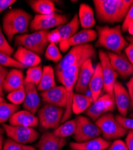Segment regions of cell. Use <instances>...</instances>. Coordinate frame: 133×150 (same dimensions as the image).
<instances>
[{
  "label": "cell",
  "mask_w": 133,
  "mask_h": 150,
  "mask_svg": "<svg viewBox=\"0 0 133 150\" xmlns=\"http://www.w3.org/2000/svg\"><path fill=\"white\" fill-rule=\"evenodd\" d=\"M93 3L99 21L113 23L124 21L133 0H94Z\"/></svg>",
  "instance_id": "1"
},
{
  "label": "cell",
  "mask_w": 133,
  "mask_h": 150,
  "mask_svg": "<svg viewBox=\"0 0 133 150\" xmlns=\"http://www.w3.org/2000/svg\"><path fill=\"white\" fill-rule=\"evenodd\" d=\"M32 16L21 8L10 10L3 19L2 28L8 42L11 43L15 35L28 32Z\"/></svg>",
  "instance_id": "2"
},
{
  "label": "cell",
  "mask_w": 133,
  "mask_h": 150,
  "mask_svg": "<svg viewBox=\"0 0 133 150\" xmlns=\"http://www.w3.org/2000/svg\"><path fill=\"white\" fill-rule=\"evenodd\" d=\"M96 30L97 32L96 46L104 47L117 54H121L122 50L129 45L122 34L120 25L112 28L107 25L97 26Z\"/></svg>",
  "instance_id": "3"
},
{
  "label": "cell",
  "mask_w": 133,
  "mask_h": 150,
  "mask_svg": "<svg viewBox=\"0 0 133 150\" xmlns=\"http://www.w3.org/2000/svg\"><path fill=\"white\" fill-rule=\"evenodd\" d=\"M49 32L48 30H42L16 35L15 37V45L23 46L39 56L42 55L49 44L47 39Z\"/></svg>",
  "instance_id": "4"
},
{
  "label": "cell",
  "mask_w": 133,
  "mask_h": 150,
  "mask_svg": "<svg viewBox=\"0 0 133 150\" xmlns=\"http://www.w3.org/2000/svg\"><path fill=\"white\" fill-rule=\"evenodd\" d=\"M103 137L107 141L117 139L124 136L128 130L120 125L111 112L102 115L95 121Z\"/></svg>",
  "instance_id": "5"
},
{
  "label": "cell",
  "mask_w": 133,
  "mask_h": 150,
  "mask_svg": "<svg viewBox=\"0 0 133 150\" xmlns=\"http://www.w3.org/2000/svg\"><path fill=\"white\" fill-rule=\"evenodd\" d=\"M64 108L45 104L38 111L40 128L42 130L56 129L61 121Z\"/></svg>",
  "instance_id": "6"
},
{
  "label": "cell",
  "mask_w": 133,
  "mask_h": 150,
  "mask_svg": "<svg viewBox=\"0 0 133 150\" xmlns=\"http://www.w3.org/2000/svg\"><path fill=\"white\" fill-rule=\"evenodd\" d=\"M96 52L92 44L87 43L72 46L67 55L62 58L55 67V71H61L73 64L75 62L84 57L95 58Z\"/></svg>",
  "instance_id": "7"
},
{
  "label": "cell",
  "mask_w": 133,
  "mask_h": 150,
  "mask_svg": "<svg viewBox=\"0 0 133 150\" xmlns=\"http://www.w3.org/2000/svg\"><path fill=\"white\" fill-rule=\"evenodd\" d=\"M75 120L76 129L73 134V138L76 142H86L99 137L101 134L100 129L88 118L78 116Z\"/></svg>",
  "instance_id": "8"
},
{
  "label": "cell",
  "mask_w": 133,
  "mask_h": 150,
  "mask_svg": "<svg viewBox=\"0 0 133 150\" xmlns=\"http://www.w3.org/2000/svg\"><path fill=\"white\" fill-rule=\"evenodd\" d=\"M7 136L14 141L22 144H30L37 141L39 133L34 128L19 126H11L9 124H2Z\"/></svg>",
  "instance_id": "9"
},
{
  "label": "cell",
  "mask_w": 133,
  "mask_h": 150,
  "mask_svg": "<svg viewBox=\"0 0 133 150\" xmlns=\"http://www.w3.org/2000/svg\"><path fill=\"white\" fill-rule=\"evenodd\" d=\"M68 18L65 15H59L57 13H52L49 15H37L31 21L30 29L31 31L48 30L53 27L61 26L65 24Z\"/></svg>",
  "instance_id": "10"
},
{
  "label": "cell",
  "mask_w": 133,
  "mask_h": 150,
  "mask_svg": "<svg viewBox=\"0 0 133 150\" xmlns=\"http://www.w3.org/2000/svg\"><path fill=\"white\" fill-rule=\"evenodd\" d=\"M115 105L114 97L106 93L93 102L85 113L92 121H96L102 115L113 111L115 108Z\"/></svg>",
  "instance_id": "11"
},
{
  "label": "cell",
  "mask_w": 133,
  "mask_h": 150,
  "mask_svg": "<svg viewBox=\"0 0 133 150\" xmlns=\"http://www.w3.org/2000/svg\"><path fill=\"white\" fill-rule=\"evenodd\" d=\"M99 55L103 71L104 80L103 91L107 94L114 97L113 88L118 74L113 69L106 52L100 50L99 51Z\"/></svg>",
  "instance_id": "12"
},
{
  "label": "cell",
  "mask_w": 133,
  "mask_h": 150,
  "mask_svg": "<svg viewBox=\"0 0 133 150\" xmlns=\"http://www.w3.org/2000/svg\"><path fill=\"white\" fill-rule=\"evenodd\" d=\"M92 59L89 58L84 61L79 71L75 87V90L77 93L84 94L88 91L89 83L95 71Z\"/></svg>",
  "instance_id": "13"
},
{
  "label": "cell",
  "mask_w": 133,
  "mask_h": 150,
  "mask_svg": "<svg viewBox=\"0 0 133 150\" xmlns=\"http://www.w3.org/2000/svg\"><path fill=\"white\" fill-rule=\"evenodd\" d=\"M107 54L113 69L120 77L127 78L133 74V66L124 52L117 54L108 52Z\"/></svg>",
  "instance_id": "14"
},
{
  "label": "cell",
  "mask_w": 133,
  "mask_h": 150,
  "mask_svg": "<svg viewBox=\"0 0 133 150\" xmlns=\"http://www.w3.org/2000/svg\"><path fill=\"white\" fill-rule=\"evenodd\" d=\"M42 100L45 104L52 105L59 108H65L67 105V93L65 86H56L40 94Z\"/></svg>",
  "instance_id": "15"
},
{
  "label": "cell",
  "mask_w": 133,
  "mask_h": 150,
  "mask_svg": "<svg viewBox=\"0 0 133 150\" xmlns=\"http://www.w3.org/2000/svg\"><path fill=\"white\" fill-rule=\"evenodd\" d=\"M97 38V32L92 29H83L65 42H60L59 47L63 52L67 51L70 46L89 43Z\"/></svg>",
  "instance_id": "16"
},
{
  "label": "cell",
  "mask_w": 133,
  "mask_h": 150,
  "mask_svg": "<svg viewBox=\"0 0 133 150\" xmlns=\"http://www.w3.org/2000/svg\"><path fill=\"white\" fill-rule=\"evenodd\" d=\"M113 96L115 104L120 115L126 117L130 106V97L123 85L117 81L114 85Z\"/></svg>",
  "instance_id": "17"
},
{
  "label": "cell",
  "mask_w": 133,
  "mask_h": 150,
  "mask_svg": "<svg viewBox=\"0 0 133 150\" xmlns=\"http://www.w3.org/2000/svg\"><path fill=\"white\" fill-rule=\"evenodd\" d=\"M78 73L65 77L59 81L63 86H65L67 93V105L65 108L64 115L61 121V122L63 123L68 121L71 116L72 98H73V96L75 94L74 90L78 76Z\"/></svg>",
  "instance_id": "18"
},
{
  "label": "cell",
  "mask_w": 133,
  "mask_h": 150,
  "mask_svg": "<svg viewBox=\"0 0 133 150\" xmlns=\"http://www.w3.org/2000/svg\"><path fill=\"white\" fill-rule=\"evenodd\" d=\"M66 143L65 138L56 136L53 132H45L37 144V148L39 150H61Z\"/></svg>",
  "instance_id": "19"
},
{
  "label": "cell",
  "mask_w": 133,
  "mask_h": 150,
  "mask_svg": "<svg viewBox=\"0 0 133 150\" xmlns=\"http://www.w3.org/2000/svg\"><path fill=\"white\" fill-rule=\"evenodd\" d=\"M24 86L26 96L23 103V107L25 110L35 115L41 106V101L37 90L36 86L33 83H24Z\"/></svg>",
  "instance_id": "20"
},
{
  "label": "cell",
  "mask_w": 133,
  "mask_h": 150,
  "mask_svg": "<svg viewBox=\"0 0 133 150\" xmlns=\"http://www.w3.org/2000/svg\"><path fill=\"white\" fill-rule=\"evenodd\" d=\"M11 126L36 127L39 124V118L27 110L18 111L8 120Z\"/></svg>",
  "instance_id": "21"
},
{
  "label": "cell",
  "mask_w": 133,
  "mask_h": 150,
  "mask_svg": "<svg viewBox=\"0 0 133 150\" xmlns=\"http://www.w3.org/2000/svg\"><path fill=\"white\" fill-rule=\"evenodd\" d=\"M13 58L27 67L37 66L41 62L40 56L23 46H18Z\"/></svg>",
  "instance_id": "22"
},
{
  "label": "cell",
  "mask_w": 133,
  "mask_h": 150,
  "mask_svg": "<svg viewBox=\"0 0 133 150\" xmlns=\"http://www.w3.org/2000/svg\"><path fill=\"white\" fill-rule=\"evenodd\" d=\"M111 144L110 141L98 137L83 142H72L69 145L72 150H106Z\"/></svg>",
  "instance_id": "23"
},
{
  "label": "cell",
  "mask_w": 133,
  "mask_h": 150,
  "mask_svg": "<svg viewBox=\"0 0 133 150\" xmlns=\"http://www.w3.org/2000/svg\"><path fill=\"white\" fill-rule=\"evenodd\" d=\"M104 87L102 67L100 62L96 64L95 71L89 83V90L91 93L93 102L97 100L101 93Z\"/></svg>",
  "instance_id": "24"
},
{
  "label": "cell",
  "mask_w": 133,
  "mask_h": 150,
  "mask_svg": "<svg viewBox=\"0 0 133 150\" xmlns=\"http://www.w3.org/2000/svg\"><path fill=\"white\" fill-rule=\"evenodd\" d=\"M24 86V78L22 71L13 68L9 71L3 83V90L10 93Z\"/></svg>",
  "instance_id": "25"
},
{
  "label": "cell",
  "mask_w": 133,
  "mask_h": 150,
  "mask_svg": "<svg viewBox=\"0 0 133 150\" xmlns=\"http://www.w3.org/2000/svg\"><path fill=\"white\" fill-rule=\"evenodd\" d=\"M27 2L32 10L38 15H46L56 13V11L61 12L50 0H30Z\"/></svg>",
  "instance_id": "26"
},
{
  "label": "cell",
  "mask_w": 133,
  "mask_h": 150,
  "mask_svg": "<svg viewBox=\"0 0 133 150\" xmlns=\"http://www.w3.org/2000/svg\"><path fill=\"white\" fill-rule=\"evenodd\" d=\"M78 18L81 26L84 29H90L95 24L94 11L87 4H81L79 7Z\"/></svg>",
  "instance_id": "27"
},
{
  "label": "cell",
  "mask_w": 133,
  "mask_h": 150,
  "mask_svg": "<svg viewBox=\"0 0 133 150\" xmlns=\"http://www.w3.org/2000/svg\"><path fill=\"white\" fill-rule=\"evenodd\" d=\"M79 25L80 22L78 15L75 14L68 23L59 26L56 29L61 37V42H60L68 40L71 37L76 34L79 28Z\"/></svg>",
  "instance_id": "28"
},
{
  "label": "cell",
  "mask_w": 133,
  "mask_h": 150,
  "mask_svg": "<svg viewBox=\"0 0 133 150\" xmlns=\"http://www.w3.org/2000/svg\"><path fill=\"white\" fill-rule=\"evenodd\" d=\"M54 69L51 66H45L43 68V75L37 90L44 91L56 86Z\"/></svg>",
  "instance_id": "29"
},
{
  "label": "cell",
  "mask_w": 133,
  "mask_h": 150,
  "mask_svg": "<svg viewBox=\"0 0 133 150\" xmlns=\"http://www.w3.org/2000/svg\"><path fill=\"white\" fill-rule=\"evenodd\" d=\"M92 103L93 100L91 97L75 93L72 102V112L75 114H80L87 110Z\"/></svg>",
  "instance_id": "30"
},
{
  "label": "cell",
  "mask_w": 133,
  "mask_h": 150,
  "mask_svg": "<svg viewBox=\"0 0 133 150\" xmlns=\"http://www.w3.org/2000/svg\"><path fill=\"white\" fill-rule=\"evenodd\" d=\"M76 129V121L75 120H68L64 122L61 126H59L53 132V133L60 137H68L70 136L73 135Z\"/></svg>",
  "instance_id": "31"
},
{
  "label": "cell",
  "mask_w": 133,
  "mask_h": 150,
  "mask_svg": "<svg viewBox=\"0 0 133 150\" xmlns=\"http://www.w3.org/2000/svg\"><path fill=\"white\" fill-rule=\"evenodd\" d=\"M43 75V69L42 66L39 65L35 67L28 68L27 75L24 79V83H33L37 86L42 79Z\"/></svg>",
  "instance_id": "32"
},
{
  "label": "cell",
  "mask_w": 133,
  "mask_h": 150,
  "mask_svg": "<svg viewBox=\"0 0 133 150\" xmlns=\"http://www.w3.org/2000/svg\"><path fill=\"white\" fill-rule=\"evenodd\" d=\"M19 106L6 102L0 103V124H3L19 111Z\"/></svg>",
  "instance_id": "33"
},
{
  "label": "cell",
  "mask_w": 133,
  "mask_h": 150,
  "mask_svg": "<svg viewBox=\"0 0 133 150\" xmlns=\"http://www.w3.org/2000/svg\"><path fill=\"white\" fill-rule=\"evenodd\" d=\"M44 56L47 60L54 62H59L63 58V55L60 52L59 48L56 44L53 43H49L46 49Z\"/></svg>",
  "instance_id": "34"
},
{
  "label": "cell",
  "mask_w": 133,
  "mask_h": 150,
  "mask_svg": "<svg viewBox=\"0 0 133 150\" xmlns=\"http://www.w3.org/2000/svg\"><path fill=\"white\" fill-rule=\"evenodd\" d=\"M25 96L26 91L25 86H23L18 90L9 93V94L7 95V98L12 104L19 105L20 104L23 103L24 100H25Z\"/></svg>",
  "instance_id": "35"
},
{
  "label": "cell",
  "mask_w": 133,
  "mask_h": 150,
  "mask_svg": "<svg viewBox=\"0 0 133 150\" xmlns=\"http://www.w3.org/2000/svg\"><path fill=\"white\" fill-rule=\"evenodd\" d=\"M0 65L3 67H12L18 69H24L27 68L20 62L11 58L10 55L0 51Z\"/></svg>",
  "instance_id": "36"
},
{
  "label": "cell",
  "mask_w": 133,
  "mask_h": 150,
  "mask_svg": "<svg viewBox=\"0 0 133 150\" xmlns=\"http://www.w3.org/2000/svg\"><path fill=\"white\" fill-rule=\"evenodd\" d=\"M2 150H36V149L30 145L18 143L11 139L5 141Z\"/></svg>",
  "instance_id": "37"
},
{
  "label": "cell",
  "mask_w": 133,
  "mask_h": 150,
  "mask_svg": "<svg viewBox=\"0 0 133 150\" xmlns=\"http://www.w3.org/2000/svg\"><path fill=\"white\" fill-rule=\"evenodd\" d=\"M0 51L10 56L13 55L15 52V49L10 46L9 42L3 34L1 26H0Z\"/></svg>",
  "instance_id": "38"
},
{
  "label": "cell",
  "mask_w": 133,
  "mask_h": 150,
  "mask_svg": "<svg viewBox=\"0 0 133 150\" xmlns=\"http://www.w3.org/2000/svg\"><path fill=\"white\" fill-rule=\"evenodd\" d=\"M115 118L123 127L128 130L133 131V119L124 117L120 115H116Z\"/></svg>",
  "instance_id": "39"
},
{
  "label": "cell",
  "mask_w": 133,
  "mask_h": 150,
  "mask_svg": "<svg viewBox=\"0 0 133 150\" xmlns=\"http://www.w3.org/2000/svg\"><path fill=\"white\" fill-rule=\"evenodd\" d=\"M47 39L49 43H53L56 45L61 42V37H60V34L57 29L49 31L47 34Z\"/></svg>",
  "instance_id": "40"
},
{
  "label": "cell",
  "mask_w": 133,
  "mask_h": 150,
  "mask_svg": "<svg viewBox=\"0 0 133 150\" xmlns=\"http://www.w3.org/2000/svg\"><path fill=\"white\" fill-rule=\"evenodd\" d=\"M133 21V4L129 8L128 13L123 22L122 25L121 27V30L124 32H126L128 30L129 24Z\"/></svg>",
  "instance_id": "41"
},
{
  "label": "cell",
  "mask_w": 133,
  "mask_h": 150,
  "mask_svg": "<svg viewBox=\"0 0 133 150\" xmlns=\"http://www.w3.org/2000/svg\"><path fill=\"white\" fill-rule=\"evenodd\" d=\"M9 71L5 67H3L0 65V95L1 96H4L3 92V83L4 82L8 74Z\"/></svg>",
  "instance_id": "42"
},
{
  "label": "cell",
  "mask_w": 133,
  "mask_h": 150,
  "mask_svg": "<svg viewBox=\"0 0 133 150\" xmlns=\"http://www.w3.org/2000/svg\"><path fill=\"white\" fill-rule=\"evenodd\" d=\"M106 150H128L125 143L122 140L115 141Z\"/></svg>",
  "instance_id": "43"
},
{
  "label": "cell",
  "mask_w": 133,
  "mask_h": 150,
  "mask_svg": "<svg viewBox=\"0 0 133 150\" xmlns=\"http://www.w3.org/2000/svg\"><path fill=\"white\" fill-rule=\"evenodd\" d=\"M127 86L128 92L130 97V100H131L129 109L130 110H132L133 109V76L127 83Z\"/></svg>",
  "instance_id": "44"
},
{
  "label": "cell",
  "mask_w": 133,
  "mask_h": 150,
  "mask_svg": "<svg viewBox=\"0 0 133 150\" xmlns=\"http://www.w3.org/2000/svg\"><path fill=\"white\" fill-rule=\"evenodd\" d=\"M125 143L128 150H133V131H128Z\"/></svg>",
  "instance_id": "45"
},
{
  "label": "cell",
  "mask_w": 133,
  "mask_h": 150,
  "mask_svg": "<svg viewBox=\"0 0 133 150\" xmlns=\"http://www.w3.org/2000/svg\"><path fill=\"white\" fill-rule=\"evenodd\" d=\"M15 2L16 0H0V13Z\"/></svg>",
  "instance_id": "46"
},
{
  "label": "cell",
  "mask_w": 133,
  "mask_h": 150,
  "mask_svg": "<svg viewBox=\"0 0 133 150\" xmlns=\"http://www.w3.org/2000/svg\"><path fill=\"white\" fill-rule=\"evenodd\" d=\"M124 53L133 66V45L129 43V45L124 49Z\"/></svg>",
  "instance_id": "47"
},
{
  "label": "cell",
  "mask_w": 133,
  "mask_h": 150,
  "mask_svg": "<svg viewBox=\"0 0 133 150\" xmlns=\"http://www.w3.org/2000/svg\"><path fill=\"white\" fill-rule=\"evenodd\" d=\"M127 31L131 35H133V21L129 24Z\"/></svg>",
  "instance_id": "48"
},
{
  "label": "cell",
  "mask_w": 133,
  "mask_h": 150,
  "mask_svg": "<svg viewBox=\"0 0 133 150\" xmlns=\"http://www.w3.org/2000/svg\"><path fill=\"white\" fill-rule=\"evenodd\" d=\"M3 141H4V136L3 135H1L0 136V150L3 149Z\"/></svg>",
  "instance_id": "49"
},
{
  "label": "cell",
  "mask_w": 133,
  "mask_h": 150,
  "mask_svg": "<svg viewBox=\"0 0 133 150\" xmlns=\"http://www.w3.org/2000/svg\"><path fill=\"white\" fill-rule=\"evenodd\" d=\"M126 39L129 42V43H131L133 45V35H129V36H127Z\"/></svg>",
  "instance_id": "50"
},
{
  "label": "cell",
  "mask_w": 133,
  "mask_h": 150,
  "mask_svg": "<svg viewBox=\"0 0 133 150\" xmlns=\"http://www.w3.org/2000/svg\"><path fill=\"white\" fill-rule=\"evenodd\" d=\"M4 132H5V131H4V129L3 127H0V136L3 135Z\"/></svg>",
  "instance_id": "51"
},
{
  "label": "cell",
  "mask_w": 133,
  "mask_h": 150,
  "mask_svg": "<svg viewBox=\"0 0 133 150\" xmlns=\"http://www.w3.org/2000/svg\"><path fill=\"white\" fill-rule=\"evenodd\" d=\"M4 102H5V100H4V98H3V96H1V95H0V103Z\"/></svg>",
  "instance_id": "52"
}]
</instances>
